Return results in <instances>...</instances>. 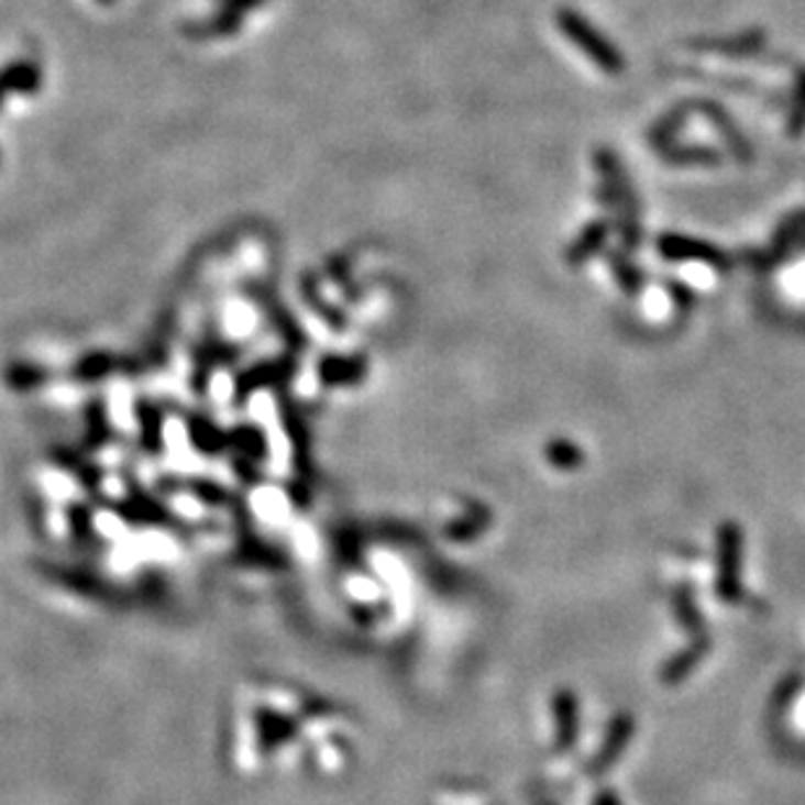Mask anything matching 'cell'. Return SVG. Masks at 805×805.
I'll list each match as a JSON object with an SVG mask.
<instances>
[{
  "mask_svg": "<svg viewBox=\"0 0 805 805\" xmlns=\"http://www.w3.org/2000/svg\"><path fill=\"white\" fill-rule=\"evenodd\" d=\"M595 169L599 175V201H605V209L616 217L624 251H637L641 243L639 199L626 167L620 165L616 152L603 146L595 152Z\"/></svg>",
  "mask_w": 805,
  "mask_h": 805,
  "instance_id": "6da1fadb",
  "label": "cell"
},
{
  "mask_svg": "<svg viewBox=\"0 0 805 805\" xmlns=\"http://www.w3.org/2000/svg\"><path fill=\"white\" fill-rule=\"evenodd\" d=\"M555 24H558V30L566 34V40L571 42V45L578 47V51L587 55V58L595 63L599 70H605V74H610V76L624 74L626 70L624 55H620L618 47L613 45V42L607 40L603 32L595 30V26H592L589 21L582 16V13L574 9H558Z\"/></svg>",
  "mask_w": 805,
  "mask_h": 805,
  "instance_id": "7a4b0ae2",
  "label": "cell"
},
{
  "mask_svg": "<svg viewBox=\"0 0 805 805\" xmlns=\"http://www.w3.org/2000/svg\"><path fill=\"white\" fill-rule=\"evenodd\" d=\"M657 253L668 261H698V264L715 266L717 272H727L730 268V258L727 253L717 249L709 240H698L691 235H677V232H668V235L657 238Z\"/></svg>",
  "mask_w": 805,
  "mask_h": 805,
  "instance_id": "3957f363",
  "label": "cell"
},
{
  "mask_svg": "<svg viewBox=\"0 0 805 805\" xmlns=\"http://www.w3.org/2000/svg\"><path fill=\"white\" fill-rule=\"evenodd\" d=\"M803 240H805V209L782 219V224L776 228L774 238H772V245H769L764 253H748L746 258L753 261L759 268L774 266V264H780L782 258H787L790 253H793L795 245L803 243Z\"/></svg>",
  "mask_w": 805,
  "mask_h": 805,
  "instance_id": "277c9868",
  "label": "cell"
},
{
  "mask_svg": "<svg viewBox=\"0 0 805 805\" xmlns=\"http://www.w3.org/2000/svg\"><path fill=\"white\" fill-rule=\"evenodd\" d=\"M607 238H610V222L607 219H595L574 238V243L569 245L566 261L571 266L587 264L589 258H595L597 253L605 251Z\"/></svg>",
  "mask_w": 805,
  "mask_h": 805,
  "instance_id": "5b68a950",
  "label": "cell"
},
{
  "mask_svg": "<svg viewBox=\"0 0 805 805\" xmlns=\"http://www.w3.org/2000/svg\"><path fill=\"white\" fill-rule=\"evenodd\" d=\"M42 87V68L34 60H16L9 63L0 70V108L9 91L16 95H34Z\"/></svg>",
  "mask_w": 805,
  "mask_h": 805,
  "instance_id": "8992f818",
  "label": "cell"
},
{
  "mask_svg": "<svg viewBox=\"0 0 805 805\" xmlns=\"http://www.w3.org/2000/svg\"><path fill=\"white\" fill-rule=\"evenodd\" d=\"M691 108L704 112L706 118H709V123L715 125V129L723 133V136L727 139V144H730V152L732 157L746 162L751 159V146H748V141L743 139V133H740L736 125H732V120L727 112L719 108V104H712V102H691Z\"/></svg>",
  "mask_w": 805,
  "mask_h": 805,
  "instance_id": "52a82bcc",
  "label": "cell"
},
{
  "mask_svg": "<svg viewBox=\"0 0 805 805\" xmlns=\"http://www.w3.org/2000/svg\"><path fill=\"white\" fill-rule=\"evenodd\" d=\"M662 159L673 167H719L723 154L702 144H670L662 150Z\"/></svg>",
  "mask_w": 805,
  "mask_h": 805,
  "instance_id": "ba28073f",
  "label": "cell"
},
{
  "mask_svg": "<svg viewBox=\"0 0 805 805\" xmlns=\"http://www.w3.org/2000/svg\"><path fill=\"white\" fill-rule=\"evenodd\" d=\"M764 32H746L736 40H696L691 42L694 51H715L725 55H753L764 47Z\"/></svg>",
  "mask_w": 805,
  "mask_h": 805,
  "instance_id": "9c48e42d",
  "label": "cell"
},
{
  "mask_svg": "<svg viewBox=\"0 0 805 805\" xmlns=\"http://www.w3.org/2000/svg\"><path fill=\"white\" fill-rule=\"evenodd\" d=\"M694 112V108L691 104H677V108H673L668 112V115H662L657 123L649 129V144L654 146V150H662V146H670L673 141L677 139V133L683 131V125L688 123V115Z\"/></svg>",
  "mask_w": 805,
  "mask_h": 805,
  "instance_id": "30bf717a",
  "label": "cell"
},
{
  "mask_svg": "<svg viewBox=\"0 0 805 805\" xmlns=\"http://www.w3.org/2000/svg\"><path fill=\"white\" fill-rule=\"evenodd\" d=\"M240 24H243V13L219 5V11L214 13V16H211L209 21H203V24L188 26V32L194 34L196 40H217V37H230V34H235L240 30Z\"/></svg>",
  "mask_w": 805,
  "mask_h": 805,
  "instance_id": "8fae6325",
  "label": "cell"
},
{
  "mask_svg": "<svg viewBox=\"0 0 805 805\" xmlns=\"http://www.w3.org/2000/svg\"><path fill=\"white\" fill-rule=\"evenodd\" d=\"M607 266H610L613 277L618 279L620 289H624L626 295H637L641 293V287H644V272H639L637 264H633L631 258H628V251H607Z\"/></svg>",
  "mask_w": 805,
  "mask_h": 805,
  "instance_id": "7c38bea8",
  "label": "cell"
},
{
  "mask_svg": "<svg viewBox=\"0 0 805 805\" xmlns=\"http://www.w3.org/2000/svg\"><path fill=\"white\" fill-rule=\"evenodd\" d=\"M805 133V68L797 70L793 100L787 110V136L801 139Z\"/></svg>",
  "mask_w": 805,
  "mask_h": 805,
  "instance_id": "4fadbf2b",
  "label": "cell"
},
{
  "mask_svg": "<svg viewBox=\"0 0 805 805\" xmlns=\"http://www.w3.org/2000/svg\"><path fill=\"white\" fill-rule=\"evenodd\" d=\"M261 3H264V0H219V5H224V9H232V11H240V13L258 9Z\"/></svg>",
  "mask_w": 805,
  "mask_h": 805,
  "instance_id": "5bb4252c",
  "label": "cell"
},
{
  "mask_svg": "<svg viewBox=\"0 0 805 805\" xmlns=\"http://www.w3.org/2000/svg\"><path fill=\"white\" fill-rule=\"evenodd\" d=\"M97 3H102V5H112V3H115V0H97Z\"/></svg>",
  "mask_w": 805,
  "mask_h": 805,
  "instance_id": "9a60e30c",
  "label": "cell"
}]
</instances>
